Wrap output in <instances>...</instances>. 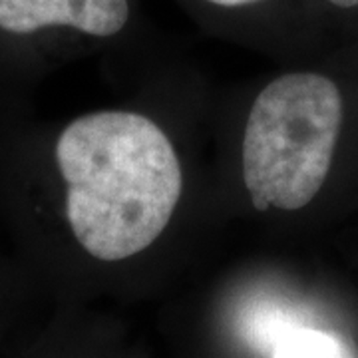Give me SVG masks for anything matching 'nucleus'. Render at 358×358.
I'll list each match as a JSON object with an SVG mask.
<instances>
[{"label": "nucleus", "instance_id": "1", "mask_svg": "<svg viewBox=\"0 0 358 358\" xmlns=\"http://www.w3.org/2000/svg\"><path fill=\"white\" fill-rule=\"evenodd\" d=\"M66 179V217L90 255L122 261L164 233L178 207L183 176L164 129L134 112L74 120L56 145Z\"/></svg>", "mask_w": 358, "mask_h": 358}, {"label": "nucleus", "instance_id": "2", "mask_svg": "<svg viewBox=\"0 0 358 358\" xmlns=\"http://www.w3.org/2000/svg\"><path fill=\"white\" fill-rule=\"evenodd\" d=\"M343 124L333 80L294 72L273 80L253 102L243 138V179L257 211H296L320 192Z\"/></svg>", "mask_w": 358, "mask_h": 358}, {"label": "nucleus", "instance_id": "3", "mask_svg": "<svg viewBox=\"0 0 358 358\" xmlns=\"http://www.w3.org/2000/svg\"><path fill=\"white\" fill-rule=\"evenodd\" d=\"M128 18V0H0V28L13 34L70 26L90 36H114Z\"/></svg>", "mask_w": 358, "mask_h": 358}, {"label": "nucleus", "instance_id": "4", "mask_svg": "<svg viewBox=\"0 0 358 358\" xmlns=\"http://www.w3.org/2000/svg\"><path fill=\"white\" fill-rule=\"evenodd\" d=\"M268 358H358V350L341 333L289 324L275 336Z\"/></svg>", "mask_w": 358, "mask_h": 358}, {"label": "nucleus", "instance_id": "5", "mask_svg": "<svg viewBox=\"0 0 358 358\" xmlns=\"http://www.w3.org/2000/svg\"><path fill=\"white\" fill-rule=\"evenodd\" d=\"M209 4H215L221 8H239V6H247V4H253L257 0H205Z\"/></svg>", "mask_w": 358, "mask_h": 358}, {"label": "nucleus", "instance_id": "6", "mask_svg": "<svg viewBox=\"0 0 358 358\" xmlns=\"http://www.w3.org/2000/svg\"><path fill=\"white\" fill-rule=\"evenodd\" d=\"M327 2L336 6V8H345V10H348V8H357L358 6V0H327Z\"/></svg>", "mask_w": 358, "mask_h": 358}]
</instances>
